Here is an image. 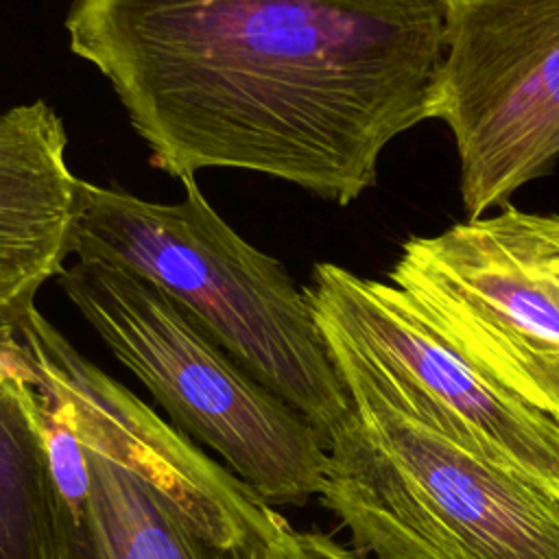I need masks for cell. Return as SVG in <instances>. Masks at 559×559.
<instances>
[{
    "label": "cell",
    "instance_id": "cell-10",
    "mask_svg": "<svg viewBox=\"0 0 559 559\" xmlns=\"http://www.w3.org/2000/svg\"><path fill=\"white\" fill-rule=\"evenodd\" d=\"M0 559H55L52 474L35 389L0 323Z\"/></svg>",
    "mask_w": 559,
    "mask_h": 559
},
{
    "label": "cell",
    "instance_id": "cell-9",
    "mask_svg": "<svg viewBox=\"0 0 559 559\" xmlns=\"http://www.w3.org/2000/svg\"><path fill=\"white\" fill-rule=\"evenodd\" d=\"M63 118L33 100L0 111V317L35 304L70 255L79 177Z\"/></svg>",
    "mask_w": 559,
    "mask_h": 559
},
{
    "label": "cell",
    "instance_id": "cell-11",
    "mask_svg": "<svg viewBox=\"0 0 559 559\" xmlns=\"http://www.w3.org/2000/svg\"><path fill=\"white\" fill-rule=\"evenodd\" d=\"M271 559H369L352 546L336 542L319 531H297L290 524L282 528L273 544Z\"/></svg>",
    "mask_w": 559,
    "mask_h": 559
},
{
    "label": "cell",
    "instance_id": "cell-7",
    "mask_svg": "<svg viewBox=\"0 0 559 559\" xmlns=\"http://www.w3.org/2000/svg\"><path fill=\"white\" fill-rule=\"evenodd\" d=\"M432 118L452 131L467 218L559 159V0H443Z\"/></svg>",
    "mask_w": 559,
    "mask_h": 559
},
{
    "label": "cell",
    "instance_id": "cell-1",
    "mask_svg": "<svg viewBox=\"0 0 559 559\" xmlns=\"http://www.w3.org/2000/svg\"><path fill=\"white\" fill-rule=\"evenodd\" d=\"M70 50L114 87L151 164L262 173L336 205L432 118L443 0H72Z\"/></svg>",
    "mask_w": 559,
    "mask_h": 559
},
{
    "label": "cell",
    "instance_id": "cell-6",
    "mask_svg": "<svg viewBox=\"0 0 559 559\" xmlns=\"http://www.w3.org/2000/svg\"><path fill=\"white\" fill-rule=\"evenodd\" d=\"M347 389H362L559 500V421L465 358L391 282L319 262L304 288Z\"/></svg>",
    "mask_w": 559,
    "mask_h": 559
},
{
    "label": "cell",
    "instance_id": "cell-2",
    "mask_svg": "<svg viewBox=\"0 0 559 559\" xmlns=\"http://www.w3.org/2000/svg\"><path fill=\"white\" fill-rule=\"evenodd\" d=\"M46 428L55 559H271L288 524L83 356L35 304L0 319Z\"/></svg>",
    "mask_w": 559,
    "mask_h": 559
},
{
    "label": "cell",
    "instance_id": "cell-8",
    "mask_svg": "<svg viewBox=\"0 0 559 559\" xmlns=\"http://www.w3.org/2000/svg\"><path fill=\"white\" fill-rule=\"evenodd\" d=\"M386 282L465 358L559 421V280L533 212L507 203L411 236Z\"/></svg>",
    "mask_w": 559,
    "mask_h": 559
},
{
    "label": "cell",
    "instance_id": "cell-5",
    "mask_svg": "<svg viewBox=\"0 0 559 559\" xmlns=\"http://www.w3.org/2000/svg\"><path fill=\"white\" fill-rule=\"evenodd\" d=\"M57 284L168 421L269 504H306L321 493L328 448L312 424L155 284L120 264L79 258Z\"/></svg>",
    "mask_w": 559,
    "mask_h": 559
},
{
    "label": "cell",
    "instance_id": "cell-4",
    "mask_svg": "<svg viewBox=\"0 0 559 559\" xmlns=\"http://www.w3.org/2000/svg\"><path fill=\"white\" fill-rule=\"evenodd\" d=\"M323 507L369 559H559V500L384 400L347 389Z\"/></svg>",
    "mask_w": 559,
    "mask_h": 559
},
{
    "label": "cell",
    "instance_id": "cell-3",
    "mask_svg": "<svg viewBox=\"0 0 559 559\" xmlns=\"http://www.w3.org/2000/svg\"><path fill=\"white\" fill-rule=\"evenodd\" d=\"M175 203L79 181L70 253L155 284L264 386L299 411L328 448L352 415L306 290L238 236L194 177Z\"/></svg>",
    "mask_w": 559,
    "mask_h": 559
}]
</instances>
